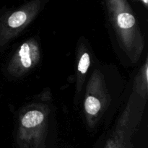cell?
Masks as SVG:
<instances>
[{
	"instance_id": "1",
	"label": "cell",
	"mask_w": 148,
	"mask_h": 148,
	"mask_svg": "<svg viewBox=\"0 0 148 148\" xmlns=\"http://www.w3.org/2000/svg\"><path fill=\"white\" fill-rule=\"evenodd\" d=\"M44 120L43 114L37 110L30 111L26 113L21 120V124L25 130H33L38 127Z\"/></svg>"
},
{
	"instance_id": "2",
	"label": "cell",
	"mask_w": 148,
	"mask_h": 148,
	"mask_svg": "<svg viewBox=\"0 0 148 148\" xmlns=\"http://www.w3.org/2000/svg\"><path fill=\"white\" fill-rule=\"evenodd\" d=\"M35 54V49L33 46H30L28 43H25L19 50V59L21 65L25 69L30 67L33 64V57Z\"/></svg>"
},
{
	"instance_id": "3",
	"label": "cell",
	"mask_w": 148,
	"mask_h": 148,
	"mask_svg": "<svg viewBox=\"0 0 148 148\" xmlns=\"http://www.w3.org/2000/svg\"><path fill=\"white\" fill-rule=\"evenodd\" d=\"M27 13L24 10H18L14 12L9 17L7 24L11 27L15 28L23 25L27 20Z\"/></svg>"
},
{
	"instance_id": "4",
	"label": "cell",
	"mask_w": 148,
	"mask_h": 148,
	"mask_svg": "<svg viewBox=\"0 0 148 148\" xmlns=\"http://www.w3.org/2000/svg\"><path fill=\"white\" fill-rule=\"evenodd\" d=\"M101 108V102L93 96H88L85 101V109L90 115H96Z\"/></svg>"
},
{
	"instance_id": "5",
	"label": "cell",
	"mask_w": 148,
	"mask_h": 148,
	"mask_svg": "<svg viewBox=\"0 0 148 148\" xmlns=\"http://www.w3.org/2000/svg\"><path fill=\"white\" fill-rule=\"evenodd\" d=\"M90 64V59L89 54L88 53H83L79 61V64H78L77 66L78 71L81 72L82 75H85L87 71H88Z\"/></svg>"
},
{
	"instance_id": "6",
	"label": "cell",
	"mask_w": 148,
	"mask_h": 148,
	"mask_svg": "<svg viewBox=\"0 0 148 148\" xmlns=\"http://www.w3.org/2000/svg\"><path fill=\"white\" fill-rule=\"evenodd\" d=\"M139 1H141L143 4H144L145 7H147V4H148V0H139Z\"/></svg>"
}]
</instances>
